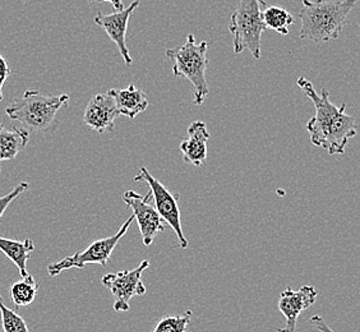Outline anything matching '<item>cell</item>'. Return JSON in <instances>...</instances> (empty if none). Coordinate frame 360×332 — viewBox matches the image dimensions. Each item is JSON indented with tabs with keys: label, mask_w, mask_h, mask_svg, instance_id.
I'll return each instance as SVG.
<instances>
[{
	"label": "cell",
	"mask_w": 360,
	"mask_h": 332,
	"mask_svg": "<svg viewBox=\"0 0 360 332\" xmlns=\"http://www.w3.org/2000/svg\"><path fill=\"white\" fill-rule=\"evenodd\" d=\"M35 249V244L31 239L15 241L0 236V252L12 261L20 270L22 277H27V261L30 253Z\"/></svg>",
	"instance_id": "2e32d148"
},
{
	"label": "cell",
	"mask_w": 360,
	"mask_h": 332,
	"mask_svg": "<svg viewBox=\"0 0 360 332\" xmlns=\"http://www.w3.org/2000/svg\"><path fill=\"white\" fill-rule=\"evenodd\" d=\"M297 84L312 100L316 114L307 123V131L312 145L326 150L330 155H342L347 150L349 139H353L359 127L356 119L345 113L347 104L341 106L331 103L330 92L322 89L321 94L314 90L312 82L300 77Z\"/></svg>",
	"instance_id": "6da1fadb"
},
{
	"label": "cell",
	"mask_w": 360,
	"mask_h": 332,
	"mask_svg": "<svg viewBox=\"0 0 360 332\" xmlns=\"http://www.w3.org/2000/svg\"><path fill=\"white\" fill-rule=\"evenodd\" d=\"M28 187H30V184H28V183H26V181H22V183H20L17 187L14 188L13 191H11V192L6 194V196L0 197V220H1V217H3L4 212L7 211L8 206H9V205H11V203L17 198V197H20L23 192H26Z\"/></svg>",
	"instance_id": "44dd1931"
},
{
	"label": "cell",
	"mask_w": 360,
	"mask_h": 332,
	"mask_svg": "<svg viewBox=\"0 0 360 332\" xmlns=\"http://www.w3.org/2000/svg\"><path fill=\"white\" fill-rule=\"evenodd\" d=\"M150 267V262L143 260L136 269L131 271H120L117 274H108L101 279V283L114 297V311L128 312L131 308L132 298L146 294L145 284L142 283L143 271Z\"/></svg>",
	"instance_id": "ba28073f"
},
{
	"label": "cell",
	"mask_w": 360,
	"mask_h": 332,
	"mask_svg": "<svg viewBox=\"0 0 360 332\" xmlns=\"http://www.w3.org/2000/svg\"><path fill=\"white\" fill-rule=\"evenodd\" d=\"M193 312L186 311L181 314H165L155 326L153 332H186L191 325Z\"/></svg>",
	"instance_id": "d6986e66"
},
{
	"label": "cell",
	"mask_w": 360,
	"mask_h": 332,
	"mask_svg": "<svg viewBox=\"0 0 360 332\" xmlns=\"http://www.w3.org/2000/svg\"><path fill=\"white\" fill-rule=\"evenodd\" d=\"M139 180H143L147 183L150 192L153 193V205L161 216V219L167 222V225H170V228L173 229L178 236V241H179L178 245L180 248H187V238L184 236L181 222H180L179 205H178L179 194L172 193L160 180L153 177V174L150 173L145 166H142L139 169V174L134 177V181H139Z\"/></svg>",
	"instance_id": "52a82bcc"
},
{
	"label": "cell",
	"mask_w": 360,
	"mask_h": 332,
	"mask_svg": "<svg viewBox=\"0 0 360 332\" xmlns=\"http://www.w3.org/2000/svg\"><path fill=\"white\" fill-rule=\"evenodd\" d=\"M359 0H303V8L299 13L302 40H311L316 44L338 40L347 15Z\"/></svg>",
	"instance_id": "7a4b0ae2"
},
{
	"label": "cell",
	"mask_w": 360,
	"mask_h": 332,
	"mask_svg": "<svg viewBox=\"0 0 360 332\" xmlns=\"http://www.w3.org/2000/svg\"><path fill=\"white\" fill-rule=\"evenodd\" d=\"M133 222H134V216L132 215L114 236L97 239L95 242L91 243L90 245L82 252H77L73 256L65 257L59 262L49 264V275L56 277L63 271L70 270V269H84L87 264H92V263L105 267L109 262L114 249L118 245L119 241L127 234Z\"/></svg>",
	"instance_id": "8992f818"
},
{
	"label": "cell",
	"mask_w": 360,
	"mask_h": 332,
	"mask_svg": "<svg viewBox=\"0 0 360 332\" xmlns=\"http://www.w3.org/2000/svg\"><path fill=\"white\" fill-rule=\"evenodd\" d=\"M139 4H141L139 0H133L129 7L124 8L123 11H118V12L115 11L111 14L98 13L95 17V23L103 28L106 35L110 37L111 42L117 45L127 67H131L133 64L132 56L129 54V49L127 46V30H128V23L131 21L133 12L139 7Z\"/></svg>",
	"instance_id": "30bf717a"
},
{
	"label": "cell",
	"mask_w": 360,
	"mask_h": 332,
	"mask_svg": "<svg viewBox=\"0 0 360 332\" xmlns=\"http://www.w3.org/2000/svg\"><path fill=\"white\" fill-rule=\"evenodd\" d=\"M108 94L114 98L120 115H124L127 118L134 119L148 108V100L145 92L137 89L134 84H129L127 89L120 90L111 89Z\"/></svg>",
	"instance_id": "5bb4252c"
},
{
	"label": "cell",
	"mask_w": 360,
	"mask_h": 332,
	"mask_svg": "<svg viewBox=\"0 0 360 332\" xmlns=\"http://www.w3.org/2000/svg\"><path fill=\"white\" fill-rule=\"evenodd\" d=\"M30 132L21 128L7 129L0 124V161H12L26 148Z\"/></svg>",
	"instance_id": "9a60e30c"
},
{
	"label": "cell",
	"mask_w": 360,
	"mask_h": 332,
	"mask_svg": "<svg viewBox=\"0 0 360 332\" xmlns=\"http://www.w3.org/2000/svg\"><path fill=\"white\" fill-rule=\"evenodd\" d=\"M317 295V290L309 285L302 286L299 290H292L290 288L285 289L280 294L277 307L278 311L284 314L286 325L284 328H275V331L297 332V324L300 313L316 303Z\"/></svg>",
	"instance_id": "8fae6325"
},
{
	"label": "cell",
	"mask_w": 360,
	"mask_h": 332,
	"mask_svg": "<svg viewBox=\"0 0 360 332\" xmlns=\"http://www.w3.org/2000/svg\"><path fill=\"white\" fill-rule=\"evenodd\" d=\"M0 314H1V326L4 332H30L26 321L22 319L17 312L9 309L3 303L0 295Z\"/></svg>",
	"instance_id": "ffe728a7"
},
{
	"label": "cell",
	"mask_w": 360,
	"mask_h": 332,
	"mask_svg": "<svg viewBox=\"0 0 360 332\" xmlns=\"http://www.w3.org/2000/svg\"><path fill=\"white\" fill-rule=\"evenodd\" d=\"M264 3V0H239L229 21V31L234 37L233 48L236 54L250 50L256 60L261 59V37L267 30L262 20Z\"/></svg>",
	"instance_id": "5b68a950"
},
{
	"label": "cell",
	"mask_w": 360,
	"mask_h": 332,
	"mask_svg": "<svg viewBox=\"0 0 360 332\" xmlns=\"http://www.w3.org/2000/svg\"><path fill=\"white\" fill-rule=\"evenodd\" d=\"M11 68L8 65L7 60L0 54V101L3 100V86L7 82L8 77L11 75Z\"/></svg>",
	"instance_id": "7402d4cb"
},
{
	"label": "cell",
	"mask_w": 360,
	"mask_h": 332,
	"mask_svg": "<svg viewBox=\"0 0 360 332\" xmlns=\"http://www.w3.org/2000/svg\"><path fill=\"white\" fill-rule=\"evenodd\" d=\"M39 285L35 279L28 275L11 286V298L15 307H27L35 300Z\"/></svg>",
	"instance_id": "ac0fdd59"
},
{
	"label": "cell",
	"mask_w": 360,
	"mask_h": 332,
	"mask_svg": "<svg viewBox=\"0 0 360 332\" xmlns=\"http://www.w3.org/2000/svg\"><path fill=\"white\" fill-rule=\"evenodd\" d=\"M210 139L207 125L203 122H193L188 127V137L180 142L179 150L184 162L203 166L207 159V142Z\"/></svg>",
	"instance_id": "4fadbf2b"
},
{
	"label": "cell",
	"mask_w": 360,
	"mask_h": 332,
	"mask_svg": "<svg viewBox=\"0 0 360 332\" xmlns=\"http://www.w3.org/2000/svg\"><path fill=\"white\" fill-rule=\"evenodd\" d=\"M208 44L195 42L193 35H188L187 42L178 48L167 49L165 56L173 59V73L175 77L187 78L194 90V104L202 105L207 97Z\"/></svg>",
	"instance_id": "277c9868"
},
{
	"label": "cell",
	"mask_w": 360,
	"mask_h": 332,
	"mask_svg": "<svg viewBox=\"0 0 360 332\" xmlns=\"http://www.w3.org/2000/svg\"><path fill=\"white\" fill-rule=\"evenodd\" d=\"M70 104L68 95H44L35 90H27L21 98L14 100L6 109L11 120L20 122L28 132H46L53 128L56 115Z\"/></svg>",
	"instance_id": "3957f363"
},
{
	"label": "cell",
	"mask_w": 360,
	"mask_h": 332,
	"mask_svg": "<svg viewBox=\"0 0 360 332\" xmlns=\"http://www.w3.org/2000/svg\"><path fill=\"white\" fill-rule=\"evenodd\" d=\"M311 325L321 332H335L321 316H313L311 319Z\"/></svg>",
	"instance_id": "603a6c76"
},
{
	"label": "cell",
	"mask_w": 360,
	"mask_h": 332,
	"mask_svg": "<svg viewBox=\"0 0 360 332\" xmlns=\"http://www.w3.org/2000/svg\"><path fill=\"white\" fill-rule=\"evenodd\" d=\"M90 3H95V1H106V3H110L112 8H114V11H123L124 9V3H123V0H89Z\"/></svg>",
	"instance_id": "cb8c5ba5"
},
{
	"label": "cell",
	"mask_w": 360,
	"mask_h": 332,
	"mask_svg": "<svg viewBox=\"0 0 360 332\" xmlns=\"http://www.w3.org/2000/svg\"><path fill=\"white\" fill-rule=\"evenodd\" d=\"M123 201L132 210L134 220L139 224L142 242L146 247H150L156 236L165 230L164 220L153 203V193L148 191L145 196H141L129 189L123 194Z\"/></svg>",
	"instance_id": "9c48e42d"
},
{
	"label": "cell",
	"mask_w": 360,
	"mask_h": 332,
	"mask_svg": "<svg viewBox=\"0 0 360 332\" xmlns=\"http://www.w3.org/2000/svg\"><path fill=\"white\" fill-rule=\"evenodd\" d=\"M262 20L266 28H271L280 35H288L289 27L294 23V17L285 8L269 6L267 3L264 4Z\"/></svg>",
	"instance_id": "e0dca14e"
},
{
	"label": "cell",
	"mask_w": 360,
	"mask_h": 332,
	"mask_svg": "<svg viewBox=\"0 0 360 332\" xmlns=\"http://www.w3.org/2000/svg\"><path fill=\"white\" fill-rule=\"evenodd\" d=\"M120 115L114 98L106 94H97L92 97L84 114V124L91 129L103 134L112 132L115 128V120Z\"/></svg>",
	"instance_id": "7c38bea8"
}]
</instances>
